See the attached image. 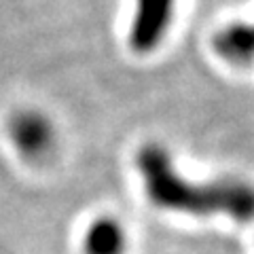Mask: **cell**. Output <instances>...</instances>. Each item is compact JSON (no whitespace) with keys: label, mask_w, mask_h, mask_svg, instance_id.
<instances>
[{"label":"cell","mask_w":254,"mask_h":254,"mask_svg":"<svg viewBox=\"0 0 254 254\" xmlns=\"http://www.w3.org/2000/svg\"><path fill=\"white\" fill-rule=\"evenodd\" d=\"M136 168L148 201L161 210L195 218L227 216L235 222L254 218V187L250 182L185 178L170 153L159 144H146L138 150Z\"/></svg>","instance_id":"6da1fadb"},{"label":"cell","mask_w":254,"mask_h":254,"mask_svg":"<svg viewBox=\"0 0 254 254\" xmlns=\"http://www.w3.org/2000/svg\"><path fill=\"white\" fill-rule=\"evenodd\" d=\"M176 0H136L129 23V47L133 53L148 55L159 49L172 28Z\"/></svg>","instance_id":"7a4b0ae2"},{"label":"cell","mask_w":254,"mask_h":254,"mask_svg":"<svg viewBox=\"0 0 254 254\" xmlns=\"http://www.w3.org/2000/svg\"><path fill=\"white\" fill-rule=\"evenodd\" d=\"M9 138L17 153L28 161H43L55 148V125L36 108H21L9 119Z\"/></svg>","instance_id":"3957f363"},{"label":"cell","mask_w":254,"mask_h":254,"mask_svg":"<svg viewBox=\"0 0 254 254\" xmlns=\"http://www.w3.org/2000/svg\"><path fill=\"white\" fill-rule=\"evenodd\" d=\"M212 49L233 68H250L254 64V23L231 21L212 36Z\"/></svg>","instance_id":"277c9868"},{"label":"cell","mask_w":254,"mask_h":254,"mask_svg":"<svg viewBox=\"0 0 254 254\" xmlns=\"http://www.w3.org/2000/svg\"><path fill=\"white\" fill-rule=\"evenodd\" d=\"M85 254H125L127 252V231L121 220L113 216L95 218L83 237Z\"/></svg>","instance_id":"5b68a950"}]
</instances>
